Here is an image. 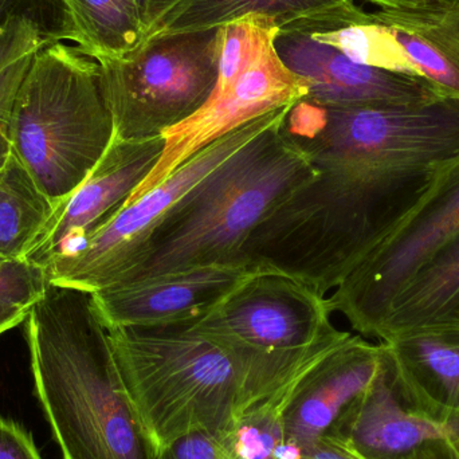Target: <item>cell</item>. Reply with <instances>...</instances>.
Listing matches in <instances>:
<instances>
[{"label":"cell","mask_w":459,"mask_h":459,"mask_svg":"<svg viewBox=\"0 0 459 459\" xmlns=\"http://www.w3.org/2000/svg\"><path fill=\"white\" fill-rule=\"evenodd\" d=\"M388 11H423L434 8L447 7L455 4L459 0H364Z\"/></svg>","instance_id":"30"},{"label":"cell","mask_w":459,"mask_h":459,"mask_svg":"<svg viewBox=\"0 0 459 459\" xmlns=\"http://www.w3.org/2000/svg\"><path fill=\"white\" fill-rule=\"evenodd\" d=\"M278 30L272 19L259 15L221 27L220 70L212 96L195 115L164 134L160 159L126 206L158 187L212 143L307 96V82L275 51Z\"/></svg>","instance_id":"6"},{"label":"cell","mask_w":459,"mask_h":459,"mask_svg":"<svg viewBox=\"0 0 459 459\" xmlns=\"http://www.w3.org/2000/svg\"><path fill=\"white\" fill-rule=\"evenodd\" d=\"M328 297L290 275L253 270L188 328L267 352L299 351L333 333Z\"/></svg>","instance_id":"10"},{"label":"cell","mask_w":459,"mask_h":459,"mask_svg":"<svg viewBox=\"0 0 459 459\" xmlns=\"http://www.w3.org/2000/svg\"><path fill=\"white\" fill-rule=\"evenodd\" d=\"M299 459H363L353 455L337 442L332 441L328 437H321L316 441L301 445V457Z\"/></svg>","instance_id":"28"},{"label":"cell","mask_w":459,"mask_h":459,"mask_svg":"<svg viewBox=\"0 0 459 459\" xmlns=\"http://www.w3.org/2000/svg\"><path fill=\"white\" fill-rule=\"evenodd\" d=\"M385 345L352 336L316 364L297 385L283 415L285 441L301 445L328 433L342 412L371 385Z\"/></svg>","instance_id":"15"},{"label":"cell","mask_w":459,"mask_h":459,"mask_svg":"<svg viewBox=\"0 0 459 459\" xmlns=\"http://www.w3.org/2000/svg\"><path fill=\"white\" fill-rule=\"evenodd\" d=\"M457 235L459 156L436 175L414 209L332 291V313L344 316L361 336L377 337L399 291Z\"/></svg>","instance_id":"8"},{"label":"cell","mask_w":459,"mask_h":459,"mask_svg":"<svg viewBox=\"0 0 459 459\" xmlns=\"http://www.w3.org/2000/svg\"><path fill=\"white\" fill-rule=\"evenodd\" d=\"M283 121L238 150L183 196L117 283L204 264H245L243 248L254 230L318 177L304 151L283 131Z\"/></svg>","instance_id":"4"},{"label":"cell","mask_w":459,"mask_h":459,"mask_svg":"<svg viewBox=\"0 0 459 459\" xmlns=\"http://www.w3.org/2000/svg\"><path fill=\"white\" fill-rule=\"evenodd\" d=\"M445 325H459V235L399 291L377 339Z\"/></svg>","instance_id":"17"},{"label":"cell","mask_w":459,"mask_h":459,"mask_svg":"<svg viewBox=\"0 0 459 459\" xmlns=\"http://www.w3.org/2000/svg\"><path fill=\"white\" fill-rule=\"evenodd\" d=\"M163 150L164 136L113 139L88 178L56 204L24 261L46 270L59 256L80 247L86 238L126 206Z\"/></svg>","instance_id":"11"},{"label":"cell","mask_w":459,"mask_h":459,"mask_svg":"<svg viewBox=\"0 0 459 459\" xmlns=\"http://www.w3.org/2000/svg\"><path fill=\"white\" fill-rule=\"evenodd\" d=\"M35 395L64 459H159L93 294L48 282L26 318Z\"/></svg>","instance_id":"3"},{"label":"cell","mask_w":459,"mask_h":459,"mask_svg":"<svg viewBox=\"0 0 459 459\" xmlns=\"http://www.w3.org/2000/svg\"><path fill=\"white\" fill-rule=\"evenodd\" d=\"M31 307H16V305L0 302V334L16 328L26 320Z\"/></svg>","instance_id":"31"},{"label":"cell","mask_w":459,"mask_h":459,"mask_svg":"<svg viewBox=\"0 0 459 459\" xmlns=\"http://www.w3.org/2000/svg\"><path fill=\"white\" fill-rule=\"evenodd\" d=\"M220 29L153 35L137 50L99 61L115 137L151 139L195 115L220 70Z\"/></svg>","instance_id":"7"},{"label":"cell","mask_w":459,"mask_h":459,"mask_svg":"<svg viewBox=\"0 0 459 459\" xmlns=\"http://www.w3.org/2000/svg\"><path fill=\"white\" fill-rule=\"evenodd\" d=\"M411 459H459V433L428 442Z\"/></svg>","instance_id":"29"},{"label":"cell","mask_w":459,"mask_h":459,"mask_svg":"<svg viewBox=\"0 0 459 459\" xmlns=\"http://www.w3.org/2000/svg\"><path fill=\"white\" fill-rule=\"evenodd\" d=\"M136 2L148 39L160 26L163 19L183 0H136Z\"/></svg>","instance_id":"27"},{"label":"cell","mask_w":459,"mask_h":459,"mask_svg":"<svg viewBox=\"0 0 459 459\" xmlns=\"http://www.w3.org/2000/svg\"><path fill=\"white\" fill-rule=\"evenodd\" d=\"M64 40L75 42L65 0H0V72Z\"/></svg>","instance_id":"21"},{"label":"cell","mask_w":459,"mask_h":459,"mask_svg":"<svg viewBox=\"0 0 459 459\" xmlns=\"http://www.w3.org/2000/svg\"><path fill=\"white\" fill-rule=\"evenodd\" d=\"M32 56L34 54H30L0 72V169L11 155L8 120H10L13 97L31 65Z\"/></svg>","instance_id":"24"},{"label":"cell","mask_w":459,"mask_h":459,"mask_svg":"<svg viewBox=\"0 0 459 459\" xmlns=\"http://www.w3.org/2000/svg\"><path fill=\"white\" fill-rule=\"evenodd\" d=\"M291 108L254 121L196 153L158 187L124 206L73 253L51 262L45 270L48 282L91 293L117 283L169 210L238 150L281 123Z\"/></svg>","instance_id":"9"},{"label":"cell","mask_w":459,"mask_h":459,"mask_svg":"<svg viewBox=\"0 0 459 459\" xmlns=\"http://www.w3.org/2000/svg\"><path fill=\"white\" fill-rule=\"evenodd\" d=\"M78 48L96 61L117 59L147 40L136 0H65Z\"/></svg>","instance_id":"20"},{"label":"cell","mask_w":459,"mask_h":459,"mask_svg":"<svg viewBox=\"0 0 459 459\" xmlns=\"http://www.w3.org/2000/svg\"><path fill=\"white\" fill-rule=\"evenodd\" d=\"M56 204L11 153L0 169V259L24 261Z\"/></svg>","instance_id":"19"},{"label":"cell","mask_w":459,"mask_h":459,"mask_svg":"<svg viewBox=\"0 0 459 459\" xmlns=\"http://www.w3.org/2000/svg\"><path fill=\"white\" fill-rule=\"evenodd\" d=\"M108 331L132 403L159 453L193 434L225 438L248 407L352 336L336 329L312 347L267 352L185 325Z\"/></svg>","instance_id":"2"},{"label":"cell","mask_w":459,"mask_h":459,"mask_svg":"<svg viewBox=\"0 0 459 459\" xmlns=\"http://www.w3.org/2000/svg\"><path fill=\"white\" fill-rule=\"evenodd\" d=\"M251 272L240 264H204L126 281L91 294L107 328L190 325Z\"/></svg>","instance_id":"12"},{"label":"cell","mask_w":459,"mask_h":459,"mask_svg":"<svg viewBox=\"0 0 459 459\" xmlns=\"http://www.w3.org/2000/svg\"><path fill=\"white\" fill-rule=\"evenodd\" d=\"M274 48L283 64L307 82L305 99L317 104L417 105L446 97L426 78L358 64L299 30H278Z\"/></svg>","instance_id":"13"},{"label":"cell","mask_w":459,"mask_h":459,"mask_svg":"<svg viewBox=\"0 0 459 459\" xmlns=\"http://www.w3.org/2000/svg\"><path fill=\"white\" fill-rule=\"evenodd\" d=\"M377 13L383 21L410 24L423 30L459 62V3L434 10H377Z\"/></svg>","instance_id":"22"},{"label":"cell","mask_w":459,"mask_h":459,"mask_svg":"<svg viewBox=\"0 0 459 459\" xmlns=\"http://www.w3.org/2000/svg\"><path fill=\"white\" fill-rule=\"evenodd\" d=\"M159 459H238L215 437L193 434L164 449Z\"/></svg>","instance_id":"25"},{"label":"cell","mask_w":459,"mask_h":459,"mask_svg":"<svg viewBox=\"0 0 459 459\" xmlns=\"http://www.w3.org/2000/svg\"><path fill=\"white\" fill-rule=\"evenodd\" d=\"M45 270L26 261L0 259V302L31 307L48 285Z\"/></svg>","instance_id":"23"},{"label":"cell","mask_w":459,"mask_h":459,"mask_svg":"<svg viewBox=\"0 0 459 459\" xmlns=\"http://www.w3.org/2000/svg\"><path fill=\"white\" fill-rule=\"evenodd\" d=\"M282 128L318 169L289 202L291 234L318 269L344 277L459 156V99L336 107L304 97Z\"/></svg>","instance_id":"1"},{"label":"cell","mask_w":459,"mask_h":459,"mask_svg":"<svg viewBox=\"0 0 459 459\" xmlns=\"http://www.w3.org/2000/svg\"><path fill=\"white\" fill-rule=\"evenodd\" d=\"M113 137L99 61L62 42L37 51L13 97L8 140L56 206L93 171Z\"/></svg>","instance_id":"5"},{"label":"cell","mask_w":459,"mask_h":459,"mask_svg":"<svg viewBox=\"0 0 459 459\" xmlns=\"http://www.w3.org/2000/svg\"><path fill=\"white\" fill-rule=\"evenodd\" d=\"M0 459H43L31 433L15 420L0 417Z\"/></svg>","instance_id":"26"},{"label":"cell","mask_w":459,"mask_h":459,"mask_svg":"<svg viewBox=\"0 0 459 459\" xmlns=\"http://www.w3.org/2000/svg\"><path fill=\"white\" fill-rule=\"evenodd\" d=\"M380 342L411 403L438 422H459V325L415 329Z\"/></svg>","instance_id":"16"},{"label":"cell","mask_w":459,"mask_h":459,"mask_svg":"<svg viewBox=\"0 0 459 459\" xmlns=\"http://www.w3.org/2000/svg\"><path fill=\"white\" fill-rule=\"evenodd\" d=\"M383 345L385 358L374 382L324 437L363 459H411L428 442L458 434L459 422H438L411 403Z\"/></svg>","instance_id":"14"},{"label":"cell","mask_w":459,"mask_h":459,"mask_svg":"<svg viewBox=\"0 0 459 459\" xmlns=\"http://www.w3.org/2000/svg\"><path fill=\"white\" fill-rule=\"evenodd\" d=\"M352 5L353 0H183L151 37L220 29L250 15L266 16L282 29L294 22Z\"/></svg>","instance_id":"18"}]
</instances>
